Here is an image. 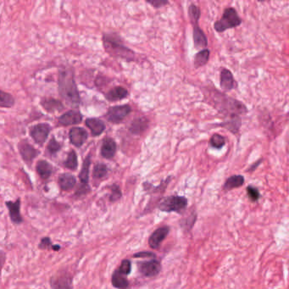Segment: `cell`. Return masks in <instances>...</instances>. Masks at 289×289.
Returning a JSON list of instances; mask_svg holds the SVG:
<instances>
[{"instance_id":"cell-1","label":"cell","mask_w":289,"mask_h":289,"mask_svg":"<svg viewBox=\"0 0 289 289\" xmlns=\"http://www.w3.org/2000/svg\"><path fill=\"white\" fill-rule=\"evenodd\" d=\"M58 91L65 104L70 107H78L81 103V97L76 86L73 69L62 66L59 70L58 76Z\"/></svg>"},{"instance_id":"cell-2","label":"cell","mask_w":289,"mask_h":289,"mask_svg":"<svg viewBox=\"0 0 289 289\" xmlns=\"http://www.w3.org/2000/svg\"><path fill=\"white\" fill-rule=\"evenodd\" d=\"M208 100L210 101L209 103L225 117L235 118L248 112L246 106L242 102L233 98L227 97L224 93H221L216 89L209 92Z\"/></svg>"},{"instance_id":"cell-3","label":"cell","mask_w":289,"mask_h":289,"mask_svg":"<svg viewBox=\"0 0 289 289\" xmlns=\"http://www.w3.org/2000/svg\"><path fill=\"white\" fill-rule=\"evenodd\" d=\"M103 45L105 50L111 56L127 60L128 62L134 59V52L125 46L122 38L116 33H105Z\"/></svg>"},{"instance_id":"cell-4","label":"cell","mask_w":289,"mask_h":289,"mask_svg":"<svg viewBox=\"0 0 289 289\" xmlns=\"http://www.w3.org/2000/svg\"><path fill=\"white\" fill-rule=\"evenodd\" d=\"M188 15L192 26V38L194 44L197 49H205L208 46V39L206 33L199 26L200 18V10L195 4H191L188 8Z\"/></svg>"},{"instance_id":"cell-5","label":"cell","mask_w":289,"mask_h":289,"mask_svg":"<svg viewBox=\"0 0 289 289\" xmlns=\"http://www.w3.org/2000/svg\"><path fill=\"white\" fill-rule=\"evenodd\" d=\"M188 200L186 197L179 195H170L160 199L157 204V208L165 213L175 212L180 214L184 210H186Z\"/></svg>"},{"instance_id":"cell-6","label":"cell","mask_w":289,"mask_h":289,"mask_svg":"<svg viewBox=\"0 0 289 289\" xmlns=\"http://www.w3.org/2000/svg\"><path fill=\"white\" fill-rule=\"evenodd\" d=\"M242 24V19L238 16L235 9L229 7L225 10L222 17L214 23V29L217 33H224L225 31L233 29Z\"/></svg>"},{"instance_id":"cell-7","label":"cell","mask_w":289,"mask_h":289,"mask_svg":"<svg viewBox=\"0 0 289 289\" xmlns=\"http://www.w3.org/2000/svg\"><path fill=\"white\" fill-rule=\"evenodd\" d=\"M91 163H92L91 154H87L86 158L84 159L81 171L79 173L78 177L79 180H80V185L75 192L76 197H83L91 192V187L89 186V170Z\"/></svg>"},{"instance_id":"cell-8","label":"cell","mask_w":289,"mask_h":289,"mask_svg":"<svg viewBox=\"0 0 289 289\" xmlns=\"http://www.w3.org/2000/svg\"><path fill=\"white\" fill-rule=\"evenodd\" d=\"M51 289H73V275L68 270H61L49 280Z\"/></svg>"},{"instance_id":"cell-9","label":"cell","mask_w":289,"mask_h":289,"mask_svg":"<svg viewBox=\"0 0 289 289\" xmlns=\"http://www.w3.org/2000/svg\"><path fill=\"white\" fill-rule=\"evenodd\" d=\"M132 112V107L129 105L112 106L109 108L106 117L108 122L112 124H120L127 118Z\"/></svg>"},{"instance_id":"cell-10","label":"cell","mask_w":289,"mask_h":289,"mask_svg":"<svg viewBox=\"0 0 289 289\" xmlns=\"http://www.w3.org/2000/svg\"><path fill=\"white\" fill-rule=\"evenodd\" d=\"M52 127L48 123L33 125L29 129V134L33 140L39 146H43L51 133Z\"/></svg>"},{"instance_id":"cell-11","label":"cell","mask_w":289,"mask_h":289,"mask_svg":"<svg viewBox=\"0 0 289 289\" xmlns=\"http://www.w3.org/2000/svg\"><path fill=\"white\" fill-rule=\"evenodd\" d=\"M138 271L145 277H154L160 274L162 269V265L160 260L156 258L144 260V261H138L137 263Z\"/></svg>"},{"instance_id":"cell-12","label":"cell","mask_w":289,"mask_h":289,"mask_svg":"<svg viewBox=\"0 0 289 289\" xmlns=\"http://www.w3.org/2000/svg\"><path fill=\"white\" fill-rule=\"evenodd\" d=\"M18 149L22 156V160L27 163V165H31L35 158L38 156L40 152L29 143L27 139H22L18 143Z\"/></svg>"},{"instance_id":"cell-13","label":"cell","mask_w":289,"mask_h":289,"mask_svg":"<svg viewBox=\"0 0 289 289\" xmlns=\"http://www.w3.org/2000/svg\"><path fill=\"white\" fill-rule=\"evenodd\" d=\"M170 227L164 226V227H159L155 231L152 233L151 235L149 238V246L152 249H158L160 248V245L162 244L163 242L165 241V238L170 233Z\"/></svg>"},{"instance_id":"cell-14","label":"cell","mask_w":289,"mask_h":289,"mask_svg":"<svg viewBox=\"0 0 289 289\" xmlns=\"http://www.w3.org/2000/svg\"><path fill=\"white\" fill-rule=\"evenodd\" d=\"M82 119H83V116L80 111L72 109L62 114L58 118V122H59V124L62 125L64 127H68V126H72V125L80 124L82 122Z\"/></svg>"},{"instance_id":"cell-15","label":"cell","mask_w":289,"mask_h":289,"mask_svg":"<svg viewBox=\"0 0 289 289\" xmlns=\"http://www.w3.org/2000/svg\"><path fill=\"white\" fill-rule=\"evenodd\" d=\"M88 138V133L83 127H72L69 132V139L73 146L81 148Z\"/></svg>"},{"instance_id":"cell-16","label":"cell","mask_w":289,"mask_h":289,"mask_svg":"<svg viewBox=\"0 0 289 289\" xmlns=\"http://www.w3.org/2000/svg\"><path fill=\"white\" fill-rule=\"evenodd\" d=\"M21 199H17L16 201H7L6 206L8 209L9 216L12 223L15 225H21L24 222L21 213Z\"/></svg>"},{"instance_id":"cell-17","label":"cell","mask_w":289,"mask_h":289,"mask_svg":"<svg viewBox=\"0 0 289 289\" xmlns=\"http://www.w3.org/2000/svg\"><path fill=\"white\" fill-rule=\"evenodd\" d=\"M117 145L116 141L112 138H105L102 142L100 154L106 160L113 159L117 154Z\"/></svg>"},{"instance_id":"cell-18","label":"cell","mask_w":289,"mask_h":289,"mask_svg":"<svg viewBox=\"0 0 289 289\" xmlns=\"http://www.w3.org/2000/svg\"><path fill=\"white\" fill-rule=\"evenodd\" d=\"M220 85L222 90L229 92L235 88L236 81L231 70L222 68L220 72Z\"/></svg>"},{"instance_id":"cell-19","label":"cell","mask_w":289,"mask_h":289,"mask_svg":"<svg viewBox=\"0 0 289 289\" xmlns=\"http://www.w3.org/2000/svg\"><path fill=\"white\" fill-rule=\"evenodd\" d=\"M40 105L49 113L61 112L65 109L62 101L54 98H43L41 100Z\"/></svg>"},{"instance_id":"cell-20","label":"cell","mask_w":289,"mask_h":289,"mask_svg":"<svg viewBox=\"0 0 289 289\" xmlns=\"http://www.w3.org/2000/svg\"><path fill=\"white\" fill-rule=\"evenodd\" d=\"M85 124L90 129L92 137H99L106 131V123L99 118H87Z\"/></svg>"},{"instance_id":"cell-21","label":"cell","mask_w":289,"mask_h":289,"mask_svg":"<svg viewBox=\"0 0 289 289\" xmlns=\"http://www.w3.org/2000/svg\"><path fill=\"white\" fill-rule=\"evenodd\" d=\"M58 183H59L60 189L64 192H69L76 186V176L70 173H63V174H60L58 178Z\"/></svg>"},{"instance_id":"cell-22","label":"cell","mask_w":289,"mask_h":289,"mask_svg":"<svg viewBox=\"0 0 289 289\" xmlns=\"http://www.w3.org/2000/svg\"><path fill=\"white\" fill-rule=\"evenodd\" d=\"M128 91L124 86H117L109 90L106 93V99L111 102H116L128 97Z\"/></svg>"},{"instance_id":"cell-23","label":"cell","mask_w":289,"mask_h":289,"mask_svg":"<svg viewBox=\"0 0 289 289\" xmlns=\"http://www.w3.org/2000/svg\"><path fill=\"white\" fill-rule=\"evenodd\" d=\"M149 120L147 119L146 117H140L134 120L130 126V133L133 135H141L146 131L149 127Z\"/></svg>"},{"instance_id":"cell-24","label":"cell","mask_w":289,"mask_h":289,"mask_svg":"<svg viewBox=\"0 0 289 289\" xmlns=\"http://www.w3.org/2000/svg\"><path fill=\"white\" fill-rule=\"evenodd\" d=\"M36 171L42 180H48L53 173V166L45 160H38L36 165Z\"/></svg>"},{"instance_id":"cell-25","label":"cell","mask_w":289,"mask_h":289,"mask_svg":"<svg viewBox=\"0 0 289 289\" xmlns=\"http://www.w3.org/2000/svg\"><path fill=\"white\" fill-rule=\"evenodd\" d=\"M111 284L117 289H127L130 285L127 276L118 271L117 269L115 270L111 276Z\"/></svg>"},{"instance_id":"cell-26","label":"cell","mask_w":289,"mask_h":289,"mask_svg":"<svg viewBox=\"0 0 289 289\" xmlns=\"http://www.w3.org/2000/svg\"><path fill=\"white\" fill-rule=\"evenodd\" d=\"M171 181V176H169L168 178L165 179L164 181L158 185V186H153L151 183H149L148 181L143 182V190L145 192H148L149 195H153V194H161V192H165L168 185Z\"/></svg>"},{"instance_id":"cell-27","label":"cell","mask_w":289,"mask_h":289,"mask_svg":"<svg viewBox=\"0 0 289 289\" xmlns=\"http://www.w3.org/2000/svg\"><path fill=\"white\" fill-rule=\"evenodd\" d=\"M244 182H245L244 176H242V175H233L226 180L224 186H223V189L227 192V191H231V190L235 189V188H238V187L243 186Z\"/></svg>"},{"instance_id":"cell-28","label":"cell","mask_w":289,"mask_h":289,"mask_svg":"<svg viewBox=\"0 0 289 289\" xmlns=\"http://www.w3.org/2000/svg\"><path fill=\"white\" fill-rule=\"evenodd\" d=\"M210 55H211V52L208 49H201L200 52H198L195 55V61H194L195 67L200 68L206 65L209 62Z\"/></svg>"},{"instance_id":"cell-29","label":"cell","mask_w":289,"mask_h":289,"mask_svg":"<svg viewBox=\"0 0 289 289\" xmlns=\"http://www.w3.org/2000/svg\"><path fill=\"white\" fill-rule=\"evenodd\" d=\"M63 165L66 169H69V170H72V171L77 169V167H78V157H77V154H76V152L74 149L70 150L68 153L67 157H66V159L63 163Z\"/></svg>"},{"instance_id":"cell-30","label":"cell","mask_w":289,"mask_h":289,"mask_svg":"<svg viewBox=\"0 0 289 289\" xmlns=\"http://www.w3.org/2000/svg\"><path fill=\"white\" fill-rule=\"evenodd\" d=\"M109 168L104 163H98L92 170V177L95 180H102L108 175Z\"/></svg>"},{"instance_id":"cell-31","label":"cell","mask_w":289,"mask_h":289,"mask_svg":"<svg viewBox=\"0 0 289 289\" xmlns=\"http://www.w3.org/2000/svg\"><path fill=\"white\" fill-rule=\"evenodd\" d=\"M197 213L192 212L190 216L186 217L185 219L180 220V227L185 231V232H190L195 227V223L197 222Z\"/></svg>"},{"instance_id":"cell-32","label":"cell","mask_w":289,"mask_h":289,"mask_svg":"<svg viewBox=\"0 0 289 289\" xmlns=\"http://www.w3.org/2000/svg\"><path fill=\"white\" fill-rule=\"evenodd\" d=\"M15 103L16 100L11 93L0 90V108H12Z\"/></svg>"},{"instance_id":"cell-33","label":"cell","mask_w":289,"mask_h":289,"mask_svg":"<svg viewBox=\"0 0 289 289\" xmlns=\"http://www.w3.org/2000/svg\"><path fill=\"white\" fill-rule=\"evenodd\" d=\"M211 147L216 149H221L226 144V138L219 133H215L210 139Z\"/></svg>"},{"instance_id":"cell-34","label":"cell","mask_w":289,"mask_h":289,"mask_svg":"<svg viewBox=\"0 0 289 289\" xmlns=\"http://www.w3.org/2000/svg\"><path fill=\"white\" fill-rule=\"evenodd\" d=\"M110 190H111V195H110V202L111 203H116L117 201H119L122 197V192L121 190V187H120L117 184H113L110 186Z\"/></svg>"},{"instance_id":"cell-35","label":"cell","mask_w":289,"mask_h":289,"mask_svg":"<svg viewBox=\"0 0 289 289\" xmlns=\"http://www.w3.org/2000/svg\"><path fill=\"white\" fill-rule=\"evenodd\" d=\"M62 145L56 140V138L53 137V138L49 141V143L47 145V152L49 153L50 155L54 156L56 155L58 152L60 151Z\"/></svg>"},{"instance_id":"cell-36","label":"cell","mask_w":289,"mask_h":289,"mask_svg":"<svg viewBox=\"0 0 289 289\" xmlns=\"http://www.w3.org/2000/svg\"><path fill=\"white\" fill-rule=\"evenodd\" d=\"M117 270L120 272L125 275V276H128L132 272V262L130 259H125L122 260L119 267L117 268Z\"/></svg>"},{"instance_id":"cell-37","label":"cell","mask_w":289,"mask_h":289,"mask_svg":"<svg viewBox=\"0 0 289 289\" xmlns=\"http://www.w3.org/2000/svg\"><path fill=\"white\" fill-rule=\"evenodd\" d=\"M246 192L248 197L250 199L252 202H257L260 199V196H261L259 189L255 186H252V185L247 186Z\"/></svg>"},{"instance_id":"cell-38","label":"cell","mask_w":289,"mask_h":289,"mask_svg":"<svg viewBox=\"0 0 289 289\" xmlns=\"http://www.w3.org/2000/svg\"><path fill=\"white\" fill-rule=\"evenodd\" d=\"M52 244L51 238L49 237H44L40 240V243L38 244V249H42V250H45V249H51Z\"/></svg>"},{"instance_id":"cell-39","label":"cell","mask_w":289,"mask_h":289,"mask_svg":"<svg viewBox=\"0 0 289 289\" xmlns=\"http://www.w3.org/2000/svg\"><path fill=\"white\" fill-rule=\"evenodd\" d=\"M147 3L150 6H154L155 9L161 8L163 6L169 5L168 1H163V0H154V1H148Z\"/></svg>"},{"instance_id":"cell-40","label":"cell","mask_w":289,"mask_h":289,"mask_svg":"<svg viewBox=\"0 0 289 289\" xmlns=\"http://www.w3.org/2000/svg\"><path fill=\"white\" fill-rule=\"evenodd\" d=\"M133 257L134 258H151V259H154V258H156V255L152 252L143 251L133 254Z\"/></svg>"},{"instance_id":"cell-41","label":"cell","mask_w":289,"mask_h":289,"mask_svg":"<svg viewBox=\"0 0 289 289\" xmlns=\"http://www.w3.org/2000/svg\"><path fill=\"white\" fill-rule=\"evenodd\" d=\"M6 254L5 252L0 250V276H1V273L3 270L4 265L6 264Z\"/></svg>"},{"instance_id":"cell-42","label":"cell","mask_w":289,"mask_h":289,"mask_svg":"<svg viewBox=\"0 0 289 289\" xmlns=\"http://www.w3.org/2000/svg\"><path fill=\"white\" fill-rule=\"evenodd\" d=\"M51 249L52 250H54V251H59V250L61 249V246H60V245H58V244H56V245H54V244H53L51 247Z\"/></svg>"}]
</instances>
